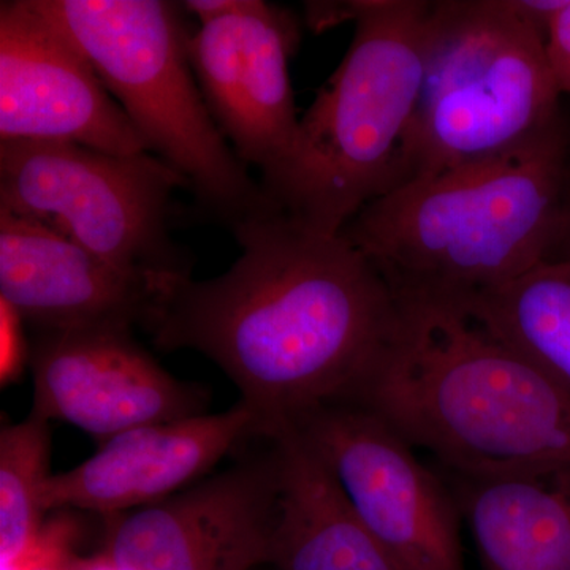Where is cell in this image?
<instances>
[{
  "instance_id": "7c38bea8",
  "label": "cell",
  "mask_w": 570,
  "mask_h": 570,
  "mask_svg": "<svg viewBox=\"0 0 570 570\" xmlns=\"http://www.w3.org/2000/svg\"><path fill=\"white\" fill-rule=\"evenodd\" d=\"M294 14L262 0L253 13L198 24L189 59L214 122L246 167L275 174L294 148L299 118L291 63Z\"/></svg>"
},
{
  "instance_id": "ba28073f",
  "label": "cell",
  "mask_w": 570,
  "mask_h": 570,
  "mask_svg": "<svg viewBox=\"0 0 570 570\" xmlns=\"http://www.w3.org/2000/svg\"><path fill=\"white\" fill-rule=\"evenodd\" d=\"M284 430L316 453L360 520L404 569L466 570L461 512L448 480L423 466L381 415L355 401H336Z\"/></svg>"
},
{
  "instance_id": "603a6c76",
  "label": "cell",
  "mask_w": 570,
  "mask_h": 570,
  "mask_svg": "<svg viewBox=\"0 0 570 570\" xmlns=\"http://www.w3.org/2000/svg\"><path fill=\"white\" fill-rule=\"evenodd\" d=\"M553 257H570V194L568 208H566L564 228H562L560 246H558Z\"/></svg>"
},
{
  "instance_id": "5b68a950",
  "label": "cell",
  "mask_w": 570,
  "mask_h": 570,
  "mask_svg": "<svg viewBox=\"0 0 570 570\" xmlns=\"http://www.w3.org/2000/svg\"><path fill=\"white\" fill-rule=\"evenodd\" d=\"M91 63L149 153L183 176L202 212L234 230L275 209L214 122L189 59L181 3L29 0Z\"/></svg>"
},
{
  "instance_id": "ac0fdd59",
  "label": "cell",
  "mask_w": 570,
  "mask_h": 570,
  "mask_svg": "<svg viewBox=\"0 0 570 570\" xmlns=\"http://www.w3.org/2000/svg\"><path fill=\"white\" fill-rule=\"evenodd\" d=\"M50 456V422L36 412L0 431L2 568L24 560L43 538V491L52 475Z\"/></svg>"
},
{
  "instance_id": "9a60e30c",
  "label": "cell",
  "mask_w": 570,
  "mask_h": 570,
  "mask_svg": "<svg viewBox=\"0 0 570 570\" xmlns=\"http://www.w3.org/2000/svg\"><path fill=\"white\" fill-rule=\"evenodd\" d=\"M448 475L482 570H570V468Z\"/></svg>"
},
{
  "instance_id": "277c9868",
  "label": "cell",
  "mask_w": 570,
  "mask_h": 570,
  "mask_svg": "<svg viewBox=\"0 0 570 570\" xmlns=\"http://www.w3.org/2000/svg\"><path fill=\"white\" fill-rule=\"evenodd\" d=\"M309 20H352L346 56L299 118L294 148L261 184L296 223L337 235L400 186L436 28V2L311 3Z\"/></svg>"
},
{
  "instance_id": "7a4b0ae2",
  "label": "cell",
  "mask_w": 570,
  "mask_h": 570,
  "mask_svg": "<svg viewBox=\"0 0 570 570\" xmlns=\"http://www.w3.org/2000/svg\"><path fill=\"white\" fill-rule=\"evenodd\" d=\"M570 194L560 119L497 157L397 186L340 232L396 298L463 302L549 261Z\"/></svg>"
},
{
  "instance_id": "9c48e42d",
  "label": "cell",
  "mask_w": 570,
  "mask_h": 570,
  "mask_svg": "<svg viewBox=\"0 0 570 570\" xmlns=\"http://www.w3.org/2000/svg\"><path fill=\"white\" fill-rule=\"evenodd\" d=\"M146 508L111 517L108 570H254L272 566L279 510L275 448Z\"/></svg>"
},
{
  "instance_id": "5bb4252c",
  "label": "cell",
  "mask_w": 570,
  "mask_h": 570,
  "mask_svg": "<svg viewBox=\"0 0 570 570\" xmlns=\"http://www.w3.org/2000/svg\"><path fill=\"white\" fill-rule=\"evenodd\" d=\"M157 285L0 209V302L33 333L145 325Z\"/></svg>"
},
{
  "instance_id": "6da1fadb",
  "label": "cell",
  "mask_w": 570,
  "mask_h": 570,
  "mask_svg": "<svg viewBox=\"0 0 570 570\" xmlns=\"http://www.w3.org/2000/svg\"><path fill=\"white\" fill-rule=\"evenodd\" d=\"M242 255L224 275L171 277L142 328L165 352L194 351L224 371L258 438L352 401L395 344L401 307L376 265L343 235L279 208L236 225Z\"/></svg>"
},
{
  "instance_id": "3957f363",
  "label": "cell",
  "mask_w": 570,
  "mask_h": 570,
  "mask_svg": "<svg viewBox=\"0 0 570 570\" xmlns=\"http://www.w3.org/2000/svg\"><path fill=\"white\" fill-rule=\"evenodd\" d=\"M395 344L355 403L453 474L570 468V393L453 302L397 298Z\"/></svg>"
},
{
  "instance_id": "44dd1931",
  "label": "cell",
  "mask_w": 570,
  "mask_h": 570,
  "mask_svg": "<svg viewBox=\"0 0 570 570\" xmlns=\"http://www.w3.org/2000/svg\"><path fill=\"white\" fill-rule=\"evenodd\" d=\"M261 3L262 0H187L181 7L198 20V24H205L220 18L253 13Z\"/></svg>"
},
{
  "instance_id": "30bf717a",
  "label": "cell",
  "mask_w": 570,
  "mask_h": 570,
  "mask_svg": "<svg viewBox=\"0 0 570 570\" xmlns=\"http://www.w3.org/2000/svg\"><path fill=\"white\" fill-rule=\"evenodd\" d=\"M130 326L36 333L32 412L99 442L153 423L206 414L208 392L165 371Z\"/></svg>"
},
{
  "instance_id": "e0dca14e",
  "label": "cell",
  "mask_w": 570,
  "mask_h": 570,
  "mask_svg": "<svg viewBox=\"0 0 570 570\" xmlns=\"http://www.w3.org/2000/svg\"><path fill=\"white\" fill-rule=\"evenodd\" d=\"M453 303L570 393V257Z\"/></svg>"
},
{
  "instance_id": "52a82bcc",
  "label": "cell",
  "mask_w": 570,
  "mask_h": 570,
  "mask_svg": "<svg viewBox=\"0 0 570 570\" xmlns=\"http://www.w3.org/2000/svg\"><path fill=\"white\" fill-rule=\"evenodd\" d=\"M189 184L151 153L118 156L69 141H0V209L36 220L129 275H190L171 236Z\"/></svg>"
},
{
  "instance_id": "7402d4cb",
  "label": "cell",
  "mask_w": 570,
  "mask_h": 570,
  "mask_svg": "<svg viewBox=\"0 0 570 570\" xmlns=\"http://www.w3.org/2000/svg\"><path fill=\"white\" fill-rule=\"evenodd\" d=\"M2 570H69L62 561L61 551L41 538L39 546L24 560Z\"/></svg>"
},
{
  "instance_id": "ffe728a7",
  "label": "cell",
  "mask_w": 570,
  "mask_h": 570,
  "mask_svg": "<svg viewBox=\"0 0 570 570\" xmlns=\"http://www.w3.org/2000/svg\"><path fill=\"white\" fill-rule=\"evenodd\" d=\"M24 322L6 302H0V335H2V376H14L29 354L26 347Z\"/></svg>"
},
{
  "instance_id": "8992f818",
  "label": "cell",
  "mask_w": 570,
  "mask_h": 570,
  "mask_svg": "<svg viewBox=\"0 0 570 570\" xmlns=\"http://www.w3.org/2000/svg\"><path fill=\"white\" fill-rule=\"evenodd\" d=\"M546 36L519 0L436 2L400 186L510 151L560 121Z\"/></svg>"
},
{
  "instance_id": "8fae6325",
  "label": "cell",
  "mask_w": 570,
  "mask_h": 570,
  "mask_svg": "<svg viewBox=\"0 0 570 570\" xmlns=\"http://www.w3.org/2000/svg\"><path fill=\"white\" fill-rule=\"evenodd\" d=\"M0 140L149 153L88 59L29 0L0 3Z\"/></svg>"
},
{
  "instance_id": "2e32d148",
  "label": "cell",
  "mask_w": 570,
  "mask_h": 570,
  "mask_svg": "<svg viewBox=\"0 0 570 570\" xmlns=\"http://www.w3.org/2000/svg\"><path fill=\"white\" fill-rule=\"evenodd\" d=\"M273 442L279 510L272 566L277 570H406L356 515L305 442L284 430Z\"/></svg>"
},
{
  "instance_id": "4fadbf2b",
  "label": "cell",
  "mask_w": 570,
  "mask_h": 570,
  "mask_svg": "<svg viewBox=\"0 0 570 570\" xmlns=\"http://www.w3.org/2000/svg\"><path fill=\"white\" fill-rule=\"evenodd\" d=\"M258 438L253 411L238 401L217 414L153 423L124 431L91 459L52 474L43 508L121 515L156 504L205 479L239 445Z\"/></svg>"
},
{
  "instance_id": "d6986e66",
  "label": "cell",
  "mask_w": 570,
  "mask_h": 570,
  "mask_svg": "<svg viewBox=\"0 0 570 570\" xmlns=\"http://www.w3.org/2000/svg\"><path fill=\"white\" fill-rule=\"evenodd\" d=\"M543 36L554 81L561 94H570V0H562L560 9L551 14Z\"/></svg>"
}]
</instances>
